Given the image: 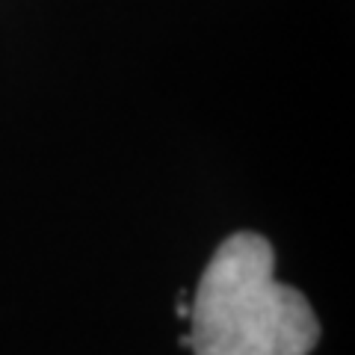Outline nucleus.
<instances>
[{"instance_id":"f257e3e1","label":"nucleus","mask_w":355,"mask_h":355,"mask_svg":"<svg viewBox=\"0 0 355 355\" xmlns=\"http://www.w3.org/2000/svg\"><path fill=\"white\" fill-rule=\"evenodd\" d=\"M193 355H311L320 323L311 302L275 279L272 243L240 231L219 243L190 302Z\"/></svg>"}]
</instances>
